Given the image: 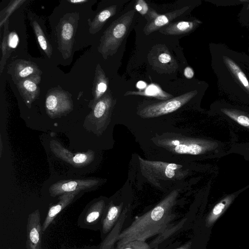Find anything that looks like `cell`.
Returning <instances> with one entry per match:
<instances>
[{
	"instance_id": "obj_1",
	"label": "cell",
	"mask_w": 249,
	"mask_h": 249,
	"mask_svg": "<svg viewBox=\"0 0 249 249\" xmlns=\"http://www.w3.org/2000/svg\"><path fill=\"white\" fill-rule=\"evenodd\" d=\"M178 195V190H173L152 209L136 217L131 224L120 233L117 247L131 241H145L161 233L175 218L172 209Z\"/></svg>"
},
{
	"instance_id": "obj_2",
	"label": "cell",
	"mask_w": 249,
	"mask_h": 249,
	"mask_svg": "<svg viewBox=\"0 0 249 249\" xmlns=\"http://www.w3.org/2000/svg\"><path fill=\"white\" fill-rule=\"evenodd\" d=\"M155 143L169 151L178 154L201 155L219 154L222 144L203 139L192 138L182 135L157 138Z\"/></svg>"
},
{
	"instance_id": "obj_3",
	"label": "cell",
	"mask_w": 249,
	"mask_h": 249,
	"mask_svg": "<svg viewBox=\"0 0 249 249\" xmlns=\"http://www.w3.org/2000/svg\"><path fill=\"white\" fill-rule=\"evenodd\" d=\"M135 12L132 10L112 22L100 39L99 52L106 59L118 51L132 23Z\"/></svg>"
},
{
	"instance_id": "obj_4",
	"label": "cell",
	"mask_w": 249,
	"mask_h": 249,
	"mask_svg": "<svg viewBox=\"0 0 249 249\" xmlns=\"http://www.w3.org/2000/svg\"><path fill=\"white\" fill-rule=\"evenodd\" d=\"M142 174L152 184L160 187L159 179H178L185 175L182 165L173 163L144 160L138 156Z\"/></svg>"
},
{
	"instance_id": "obj_5",
	"label": "cell",
	"mask_w": 249,
	"mask_h": 249,
	"mask_svg": "<svg viewBox=\"0 0 249 249\" xmlns=\"http://www.w3.org/2000/svg\"><path fill=\"white\" fill-rule=\"evenodd\" d=\"M196 93V90L191 91L164 101L147 105L137 113L142 118L149 119L172 113L188 103Z\"/></svg>"
},
{
	"instance_id": "obj_6",
	"label": "cell",
	"mask_w": 249,
	"mask_h": 249,
	"mask_svg": "<svg viewBox=\"0 0 249 249\" xmlns=\"http://www.w3.org/2000/svg\"><path fill=\"white\" fill-rule=\"evenodd\" d=\"M78 20L76 14H68L61 18L56 28L58 49L64 58H69L71 54Z\"/></svg>"
},
{
	"instance_id": "obj_7",
	"label": "cell",
	"mask_w": 249,
	"mask_h": 249,
	"mask_svg": "<svg viewBox=\"0 0 249 249\" xmlns=\"http://www.w3.org/2000/svg\"><path fill=\"white\" fill-rule=\"evenodd\" d=\"M46 107L48 113L53 115L69 112L72 109L70 94L59 88L49 90L46 96Z\"/></svg>"
},
{
	"instance_id": "obj_8",
	"label": "cell",
	"mask_w": 249,
	"mask_h": 249,
	"mask_svg": "<svg viewBox=\"0 0 249 249\" xmlns=\"http://www.w3.org/2000/svg\"><path fill=\"white\" fill-rule=\"evenodd\" d=\"M42 227L40 223L39 211L30 213L27 224V249H41Z\"/></svg>"
},
{
	"instance_id": "obj_9",
	"label": "cell",
	"mask_w": 249,
	"mask_h": 249,
	"mask_svg": "<svg viewBox=\"0 0 249 249\" xmlns=\"http://www.w3.org/2000/svg\"><path fill=\"white\" fill-rule=\"evenodd\" d=\"M154 53L151 52L148 61L151 65L158 70H162L163 72L175 71L178 68L176 61L166 47H157ZM157 70V71H158Z\"/></svg>"
},
{
	"instance_id": "obj_10",
	"label": "cell",
	"mask_w": 249,
	"mask_h": 249,
	"mask_svg": "<svg viewBox=\"0 0 249 249\" xmlns=\"http://www.w3.org/2000/svg\"><path fill=\"white\" fill-rule=\"evenodd\" d=\"M40 74H34L16 83L17 87L26 104L32 103L39 96Z\"/></svg>"
},
{
	"instance_id": "obj_11",
	"label": "cell",
	"mask_w": 249,
	"mask_h": 249,
	"mask_svg": "<svg viewBox=\"0 0 249 249\" xmlns=\"http://www.w3.org/2000/svg\"><path fill=\"white\" fill-rule=\"evenodd\" d=\"M95 180H78L57 182L50 188L51 195L53 196L68 193L79 192L89 189L97 183Z\"/></svg>"
},
{
	"instance_id": "obj_12",
	"label": "cell",
	"mask_w": 249,
	"mask_h": 249,
	"mask_svg": "<svg viewBox=\"0 0 249 249\" xmlns=\"http://www.w3.org/2000/svg\"><path fill=\"white\" fill-rule=\"evenodd\" d=\"M39 67L35 63L25 60H18L12 69V77L15 82L34 74H41Z\"/></svg>"
},
{
	"instance_id": "obj_13",
	"label": "cell",
	"mask_w": 249,
	"mask_h": 249,
	"mask_svg": "<svg viewBox=\"0 0 249 249\" xmlns=\"http://www.w3.org/2000/svg\"><path fill=\"white\" fill-rule=\"evenodd\" d=\"M79 192H74L63 194L59 198V201L49 209L42 226L43 231H45L53 221L56 215L70 204Z\"/></svg>"
},
{
	"instance_id": "obj_14",
	"label": "cell",
	"mask_w": 249,
	"mask_h": 249,
	"mask_svg": "<svg viewBox=\"0 0 249 249\" xmlns=\"http://www.w3.org/2000/svg\"><path fill=\"white\" fill-rule=\"evenodd\" d=\"M238 193H234L226 196L213 207L206 217L205 220L206 227L209 228L215 223L231 204Z\"/></svg>"
},
{
	"instance_id": "obj_15",
	"label": "cell",
	"mask_w": 249,
	"mask_h": 249,
	"mask_svg": "<svg viewBox=\"0 0 249 249\" xmlns=\"http://www.w3.org/2000/svg\"><path fill=\"white\" fill-rule=\"evenodd\" d=\"M188 8V7H185L174 12L157 16L154 19L145 26L143 29L144 33L146 35H148L160 28L167 24L171 20L186 11Z\"/></svg>"
},
{
	"instance_id": "obj_16",
	"label": "cell",
	"mask_w": 249,
	"mask_h": 249,
	"mask_svg": "<svg viewBox=\"0 0 249 249\" xmlns=\"http://www.w3.org/2000/svg\"><path fill=\"white\" fill-rule=\"evenodd\" d=\"M108 84V78L106 76L100 65H97L92 88L94 104H95L106 92Z\"/></svg>"
},
{
	"instance_id": "obj_17",
	"label": "cell",
	"mask_w": 249,
	"mask_h": 249,
	"mask_svg": "<svg viewBox=\"0 0 249 249\" xmlns=\"http://www.w3.org/2000/svg\"><path fill=\"white\" fill-rule=\"evenodd\" d=\"M116 10V5L110 6L98 13L93 20L91 21L89 18L88 22L89 25V32L92 35L98 32L106 21L115 14Z\"/></svg>"
},
{
	"instance_id": "obj_18",
	"label": "cell",
	"mask_w": 249,
	"mask_h": 249,
	"mask_svg": "<svg viewBox=\"0 0 249 249\" xmlns=\"http://www.w3.org/2000/svg\"><path fill=\"white\" fill-rule=\"evenodd\" d=\"M219 111L227 119L249 131V112L228 107L221 108Z\"/></svg>"
},
{
	"instance_id": "obj_19",
	"label": "cell",
	"mask_w": 249,
	"mask_h": 249,
	"mask_svg": "<svg viewBox=\"0 0 249 249\" xmlns=\"http://www.w3.org/2000/svg\"><path fill=\"white\" fill-rule=\"evenodd\" d=\"M31 25L36 37L37 41L42 50L49 58L52 54V47L43 30L37 20L33 16H29Z\"/></svg>"
},
{
	"instance_id": "obj_20",
	"label": "cell",
	"mask_w": 249,
	"mask_h": 249,
	"mask_svg": "<svg viewBox=\"0 0 249 249\" xmlns=\"http://www.w3.org/2000/svg\"><path fill=\"white\" fill-rule=\"evenodd\" d=\"M128 206L125 207L121 213L119 221L116 224L111 232L108 235L101 245L100 249H111L116 241H117L123 225L126 218Z\"/></svg>"
},
{
	"instance_id": "obj_21",
	"label": "cell",
	"mask_w": 249,
	"mask_h": 249,
	"mask_svg": "<svg viewBox=\"0 0 249 249\" xmlns=\"http://www.w3.org/2000/svg\"><path fill=\"white\" fill-rule=\"evenodd\" d=\"M123 206V203L119 205H110L103 222L102 230L104 233H107L110 231L120 218Z\"/></svg>"
},
{
	"instance_id": "obj_22",
	"label": "cell",
	"mask_w": 249,
	"mask_h": 249,
	"mask_svg": "<svg viewBox=\"0 0 249 249\" xmlns=\"http://www.w3.org/2000/svg\"><path fill=\"white\" fill-rule=\"evenodd\" d=\"M196 24L194 21H181L175 22L167 26L160 32L169 35L185 34L192 31Z\"/></svg>"
},
{
	"instance_id": "obj_23",
	"label": "cell",
	"mask_w": 249,
	"mask_h": 249,
	"mask_svg": "<svg viewBox=\"0 0 249 249\" xmlns=\"http://www.w3.org/2000/svg\"><path fill=\"white\" fill-rule=\"evenodd\" d=\"M136 95L153 97L160 100H168L172 96V95L163 91L158 86L152 84L142 91H127L124 95Z\"/></svg>"
},
{
	"instance_id": "obj_24",
	"label": "cell",
	"mask_w": 249,
	"mask_h": 249,
	"mask_svg": "<svg viewBox=\"0 0 249 249\" xmlns=\"http://www.w3.org/2000/svg\"><path fill=\"white\" fill-rule=\"evenodd\" d=\"M186 220V218H184L176 225L172 224L161 233L159 234L158 237L151 242L149 245L150 248L152 249L156 248L159 244L164 241L168 237L179 230L183 226Z\"/></svg>"
},
{
	"instance_id": "obj_25",
	"label": "cell",
	"mask_w": 249,
	"mask_h": 249,
	"mask_svg": "<svg viewBox=\"0 0 249 249\" xmlns=\"http://www.w3.org/2000/svg\"><path fill=\"white\" fill-rule=\"evenodd\" d=\"M104 207L105 202L103 200L93 204L87 213L86 223L91 224L95 222L100 217Z\"/></svg>"
},
{
	"instance_id": "obj_26",
	"label": "cell",
	"mask_w": 249,
	"mask_h": 249,
	"mask_svg": "<svg viewBox=\"0 0 249 249\" xmlns=\"http://www.w3.org/2000/svg\"><path fill=\"white\" fill-rule=\"evenodd\" d=\"M226 61L232 72L236 75L243 86L249 90V83L248 80L241 70L231 59L226 58Z\"/></svg>"
},
{
	"instance_id": "obj_27",
	"label": "cell",
	"mask_w": 249,
	"mask_h": 249,
	"mask_svg": "<svg viewBox=\"0 0 249 249\" xmlns=\"http://www.w3.org/2000/svg\"><path fill=\"white\" fill-rule=\"evenodd\" d=\"M25 0H13L10 1L8 5L0 12V27L2 24L7 21L8 17L18 7H19Z\"/></svg>"
},
{
	"instance_id": "obj_28",
	"label": "cell",
	"mask_w": 249,
	"mask_h": 249,
	"mask_svg": "<svg viewBox=\"0 0 249 249\" xmlns=\"http://www.w3.org/2000/svg\"><path fill=\"white\" fill-rule=\"evenodd\" d=\"M116 249H152L145 241H131L117 247Z\"/></svg>"
},
{
	"instance_id": "obj_29",
	"label": "cell",
	"mask_w": 249,
	"mask_h": 249,
	"mask_svg": "<svg viewBox=\"0 0 249 249\" xmlns=\"http://www.w3.org/2000/svg\"><path fill=\"white\" fill-rule=\"evenodd\" d=\"M135 9L141 14L144 15L147 12L148 7L145 1L139 0L135 5Z\"/></svg>"
},
{
	"instance_id": "obj_30",
	"label": "cell",
	"mask_w": 249,
	"mask_h": 249,
	"mask_svg": "<svg viewBox=\"0 0 249 249\" xmlns=\"http://www.w3.org/2000/svg\"><path fill=\"white\" fill-rule=\"evenodd\" d=\"M88 159V156L86 154L79 153L73 157V161L77 164L85 162Z\"/></svg>"
},
{
	"instance_id": "obj_31",
	"label": "cell",
	"mask_w": 249,
	"mask_h": 249,
	"mask_svg": "<svg viewBox=\"0 0 249 249\" xmlns=\"http://www.w3.org/2000/svg\"><path fill=\"white\" fill-rule=\"evenodd\" d=\"M184 75L188 79L193 78L194 75L193 69L190 67H186L184 70Z\"/></svg>"
},
{
	"instance_id": "obj_32",
	"label": "cell",
	"mask_w": 249,
	"mask_h": 249,
	"mask_svg": "<svg viewBox=\"0 0 249 249\" xmlns=\"http://www.w3.org/2000/svg\"><path fill=\"white\" fill-rule=\"evenodd\" d=\"M136 87L139 89H143L146 87V84L144 81H140L137 83Z\"/></svg>"
},
{
	"instance_id": "obj_33",
	"label": "cell",
	"mask_w": 249,
	"mask_h": 249,
	"mask_svg": "<svg viewBox=\"0 0 249 249\" xmlns=\"http://www.w3.org/2000/svg\"><path fill=\"white\" fill-rule=\"evenodd\" d=\"M192 245V242L190 241L186 243L185 244L181 246V247L177 248L176 249H190Z\"/></svg>"
},
{
	"instance_id": "obj_34",
	"label": "cell",
	"mask_w": 249,
	"mask_h": 249,
	"mask_svg": "<svg viewBox=\"0 0 249 249\" xmlns=\"http://www.w3.org/2000/svg\"><path fill=\"white\" fill-rule=\"evenodd\" d=\"M68 2L74 4H81L88 1V0H68Z\"/></svg>"
},
{
	"instance_id": "obj_35",
	"label": "cell",
	"mask_w": 249,
	"mask_h": 249,
	"mask_svg": "<svg viewBox=\"0 0 249 249\" xmlns=\"http://www.w3.org/2000/svg\"><path fill=\"white\" fill-rule=\"evenodd\" d=\"M153 249H158L157 247H156V248H154Z\"/></svg>"
}]
</instances>
